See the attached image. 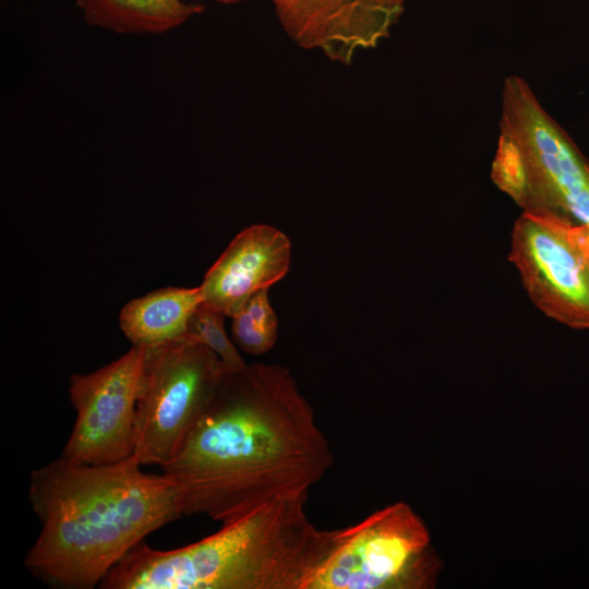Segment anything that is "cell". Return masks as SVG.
I'll use <instances>...</instances> for the list:
<instances>
[{"mask_svg":"<svg viewBox=\"0 0 589 589\" xmlns=\"http://www.w3.org/2000/svg\"><path fill=\"white\" fill-rule=\"evenodd\" d=\"M329 443L291 373L252 363L225 371L207 408L164 467L184 515L223 525L308 493L333 465Z\"/></svg>","mask_w":589,"mask_h":589,"instance_id":"obj_1","label":"cell"},{"mask_svg":"<svg viewBox=\"0 0 589 589\" xmlns=\"http://www.w3.org/2000/svg\"><path fill=\"white\" fill-rule=\"evenodd\" d=\"M40 532L25 567L48 586L92 589L144 539L183 514L173 482L134 456L110 465L62 457L31 472Z\"/></svg>","mask_w":589,"mask_h":589,"instance_id":"obj_2","label":"cell"},{"mask_svg":"<svg viewBox=\"0 0 589 589\" xmlns=\"http://www.w3.org/2000/svg\"><path fill=\"white\" fill-rule=\"evenodd\" d=\"M308 493L268 502L189 545L163 551L142 541L99 584L103 589H305L340 529L308 518Z\"/></svg>","mask_w":589,"mask_h":589,"instance_id":"obj_3","label":"cell"},{"mask_svg":"<svg viewBox=\"0 0 589 589\" xmlns=\"http://www.w3.org/2000/svg\"><path fill=\"white\" fill-rule=\"evenodd\" d=\"M225 371L209 348L189 337L144 348L133 453L142 466L161 468L173 458Z\"/></svg>","mask_w":589,"mask_h":589,"instance_id":"obj_4","label":"cell"},{"mask_svg":"<svg viewBox=\"0 0 589 589\" xmlns=\"http://www.w3.org/2000/svg\"><path fill=\"white\" fill-rule=\"evenodd\" d=\"M441 569L425 524L397 502L341 528L305 589H430Z\"/></svg>","mask_w":589,"mask_h":589,"instance_id":"obj_5","label":"cell"},{"mask_svg":"<svg viewBox=\"0 0 589 589\" xmlns=\"http://www.w3.org/2000/svg\"><path fill=\"white\" fill-rule=\"evenodd\" d=\"M501 130L517 142L528 175L526 213L589 223V166L517 75L504 82Z\"/></svg>","mask_w":589,"mask_h":589,"instance_id":"obj_6","label":"cell"},{"mask_svg":"<svg viewBox=\"0 0 589 589\" xmlns=\"http://www.w3.org/2000/svg\"><path fill=\"white\" fill-rule=\"evenodd\" d=\"M579 226L522 212L514 224L509 260L544 314L570 327L589 328V268Z\"/></svg>","mask_w":589,"mask_h":589,"instance_id":"obj_7","label":"cell"},{"mask_svg":"<svg viewBox=\"0 0 589 589\" xmlns=\"http://www.w3.org/2000/svg\"><path fill=\"white\" fill-rule=\"evenodd\" d=\"M144 348L134 346L117 360L70 377L76 418L62 449L77 465H110L134 453L136 399Z\"/></svg>","mask_w":589,"mask_h":589,"instance_id":"obj_8","label":"cell"},{"mask_svg":"<svg viewBox=\"0 0 589 589\" xmlns=\"http://www.w3.org/2000/svg\"><path fill=\"white\" fill-rule=\"evenodd\" d=\"M269 1L296 45L345 65L387 38L405 10V0Z\"/></svg>","mask_w":589,"mask_h":589,"instance_id":"obj_9","label":"cell"},{"mask_svg":"<svg viewBox=\"0 0 589 589\" xmlns=\"http://www.w3.org/2000/svg\"><path fill=\"white\" fill-rule=\"evenodd\" d=\"M291 242L280 230L253 225L236 236L200 285L203 302L232 317L255 292L287 274Z\"/></svg>","mask_w":589,"mask_h":589,"instance_id":"obj_10","label":"cell"},{"mask_svg":"<svg viewBox=\"0 0 589 589\" xmlns=\"http://www.w3.org/2000/svg\"><path fill=\"white\" fill-rule=\"evenodd\" d=\"M202 301L200 286L157 289L122 308L121 330L134 346L143 348L185 337L189 321Z\"/></svg>","mask_w":589,"mask_h":589,"instance_id":"obj_11","label":"cell"},{"mask_svg":"<svg viewBox=\"0 0 589 589\" xmlns=\"http://www.w3.org/2000/svg\"><path fill=\"white\" fill-rule=\"evenodd\" d=\"M87 24L119 34H163L203 12L183 0H76Z\"/></svg>","mask_w":589,"mask_h":589,"instance_id":"obj_12","label":"cell"},{"mask_svg":"<svg viewBox=\"0 0 589 589\" xmlns=\"http://www.w3.org/2000/svg\"><path fill=\"white\" fill-rule=\"evenodd\" d=\"M278 322L268 299V289L252 294L232 316V336L245 353L261 356L276 344Z\"/></svg>","mask_w":589,"mask_h":589,"instance_id":"obj_13","label":"cell"},{"mask_svg":"<svg viewBox=\"0 0 589 589\" xmlns=\"http://www.w3.org/2000/svg\"><path fill=\"white\" fill-rule=\"evenodd\" d=\"M225 316L202 301L189 321L185 337L209 348L219 358L226 371H238L247 363L225 330Z\"/></svg>","mask_w":589,"mask_h":589,"instance_id":"obj_14","label":"cell"},{"mask_svg":"<svg viewBox=\"0 0 589 589\" xmlns=\"http://www.w3.org/2000/svg\"><path fill=\"white\" fill-rule=\"evenodd\" d=\"M491 178L495 185L525 209L528 202V175L515 139L501 130Z\"/></svg>","mask_w":589,"mask_h":589,"instance_id":"obj_15","label":"cell"},{"mask_svg":"<svg viewBox=\"0 0 589 589\" xmlns=\"http://www.w3.org/2000/svg\"><path fill=\"white\" fill-rule=\"evenodd\" d=\"M580 242L589 268V223L579 226Z\"/></svg>","mask_w":589,"mask_h":589,"instance_id":"obj_16","label":"cell"},{"mask_svg":"<svg viewBox=\"0 0 589 589\" xmlns=\"http://www.w3.org/2000/svg\"><path fill=\"white\" fill-rule=\"evenodd\" d=\"M209 1H215V2L221 3V4H237V3H241V2L247 1V0H209Z\"/></svg>","mask_w":589,"mask_h":589,"instance_id":"obj_17","label":"cell"}]
</instances>
